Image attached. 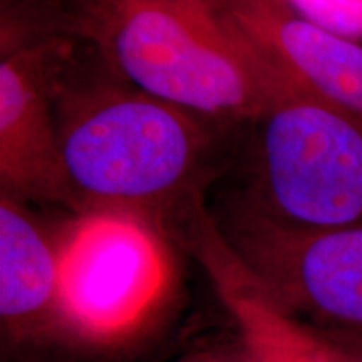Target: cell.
Masks as SVG:
<instances>
[{
	"mask_svg": "<svg viewBox=\"0 0 362 362\" xmlns=\"http://www.w3.org/2000/svg\"><path fill=\"white\" fill-rule=\"evenodd\" d=\"M52 40L54 117L79 211L124 208L165 226L203 194L218 124L129 84L84 44L76 54Z\"/></svg>",
	"mask_w": 362,
	"mask_h": 362,
	"instance_id": "1",
	"label": "cell"
},
{
	"mask_svg": "<svg viewBox=\"0 0 362 362\" xmlns=\"http://www.w3.org/2000/svg\"><path fill=\"white\" fill-rule=\"evenodd\" d=\"M2 22L84 44L129 84L218 126L252 124L275 71L210 0H2Z\"/></svg>",
	"mask_w": 362,
	"mask_h": 362,
	"instance_id": "2",
	"label": "cell"
},
{
	"mask_svg": "<svg viewBox=\"0 0 362 362\" xmlns=\"http://www.w3.org/2000/svg\"><path fill=\"white\" fill-rule=\"evenodd\" d=\"M61 349L112 357L155 332L178 270L165 226L133 210L94 206L54 230Z\"/></svg>",
	"mask_w": 362,
	"mask_h": 362,
	"instance_id": "3",
	"label": "cell"
},
{
	"mask_svg": "<svg viewBox=\"0 0 362 362\" xmlns=\"http://www.w3.org/2000/svg\"><path fill=\"white\" fill-rule=\"evenodd\" d=\"M275 71V69H274ZM247 187L230 203L304 230L362 226V119L275 71Z\"/></svg>",
	"mask_w": 362,
	"mask_h": 362,
	"instance_id": "4",
	"label": "cell"
},
{
	"mask_svg": "<svg viewBox=\"0 0 362 362\" xmlns=\"http://www.w3.org/2000/svg\"><path fill=\"white\" fill-rule=\"evenodd\" d=\"M214 216L248 274L310 327L362 330V226L291 228L225 202Z\"/></svg>",
	"mask_w": 362,
	"mask_h": 362,
	"instance_id": "5",
	"label": "cell"
},
{
	"mask_svg": "<svg viewBox=\"0 0 362 362\" xmlns=\"http://www.w3.org/2000/svg\"><path fill=\"white\" fill-rule=\"evenodd\" d=\"M0 193L25 205L79 203L67 180L52 104L54 40L2 25Z\"/></svg>",
	"mask_w": 362,
	"mask_h": 362,
	"instance_id": "6",
	"label": "cell"
},
{
	"mask_svg": "<svg viewBox=\"0 0 362 362\" xmlns=\"http://www.w3.org/2000/svg\"><path fill=\"white\" fill-rule=\"evenodd\" d=\"M210 280L250 362H342L309 325L284 312L230 250L203 202L170 230Z\"/></svg>",
	"mask_w": 362,
	"mask_h": 362,
	"instance_id": "7",
	"label": "cell"
},
{
	"mask_svg": "<svg viewBox=\"0 0 362 362\" xmlns=\"http://www.w3.org/2000/svg\"><path fill=\"white\" fill-rule=\"evenodd\" d=\"M272 69L362 119V44L312 24L282 0H210Z\"/></svg>",
	"mask_w": 362,
	"mask_h": 362,
	"instance_id": "8",
	"label": "cell"
},
{
	"mask_svg": "<svg viewBox=\"0 0 362 362\" xmlns=\"http://www.w3.org/2000/svg\"><path fill=\"white\" fill-rule=\"evenodd\" d=\"M0 325L4 349H61L54 230L0 193Z\"/></svg>",
	"mask_w": 362,
	"mask_h": 362,
	"instance_id": "9",
	"label": "cell"
},
{
	"mask_svg": "<svg viewBox=\"0 0 362 362\" xmlns=\"http://www.w3.org/2000/svg\"><path fill=\"white\" fill-rule=\"evenodd\" d=\"M312 24L362 44V0H282Z\"/></svg>",
	"mask_w": 362,
	"mask_h": 362,
	"instance_id": "10",
	"label": "cell"
},
{
	"mask_svg": "<svg viewBox=\"0 0 362 362\" xmlns=\"http://www.w3.org/2000/svg\"><path fill=\"white\" fill-rule=\"evenodd\" d=\"M312 329L342 362H362V330Z\"/></svg>",
	"mask_w": 362,
	"mask_h": 362,
	"instance_id": "11",
	"label": "cell"
},
{
	"mask_svg": "<svg viewBox=\"0 0 362 362\" xmlns=\"http://www.w3.org/2000/svg\"><path fill=\"white\" fill-rule=\"evenodd\" d=\"M178 362H250L243 351L242 344L233 337V341L221 342V346H210L205 349L194 351L185 356Z\"/></svg>",
	"mask_w": 362,
	"mask_h": 362,
	"instance_id": "12",
	"label": "cell"
}]
</instances>
